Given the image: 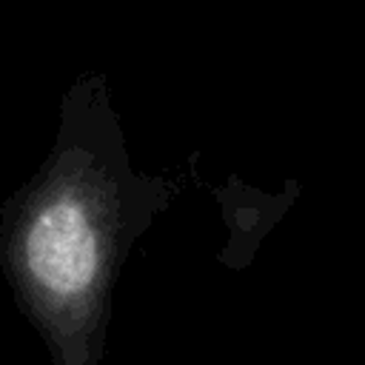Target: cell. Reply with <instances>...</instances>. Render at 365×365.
<instances>
[{
	"label": "cell",
	"instance_id": "cell-1",
	"mask_svg": "<svg viewBox=\"0 0 365 365\" xmlns=\"http://www.w3.org/2000/svg\"><path fill=\"white\" fill-rule=\"evenodd\" d=\"M177 191L131 163L106 74H77L46 160L0 211V268L48 365L103 362L120 271Z\"/></svg>",
	"mask_w": 365,
	"mask_h": 365
},
{
	"label": "cell",
	"instance_id": "cell-2",
	"mask_svg": "<svg viewBox=\"0 0 365 365\" xmlns=\"http://www.w3.org/2000/svg\"><path fill=\"white\" fill-rule=\"evenodd\" d=\"M222 197V217L228 225V240L220 254V262L231 271L251 265L259 242L274 228L282 211H274L271 194H257L254 188H242V194H220Z\"/></svg>",
	"mask_w": 365,
	"mask_h": 365
}]
</instances>
